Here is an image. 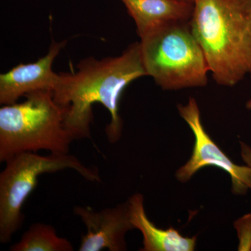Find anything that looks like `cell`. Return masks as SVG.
I'll return each mask as SVG.
<instances>
[{"mask_svg": "<svg viewBox=\"0 0 251 251\" xmlns=\"http://www.w3.org/2000/svg\"><path fill=\"white\" fill-rule=\"evenodd\" d=\"M145 75L138 42L130 44L118 57L100 60L87 57L77 64L76 72L59 74L52 94L57 103L68 107L66 122L75 140L90 138L92 105L99 103L110 114V122L105 128L108 141L117 143L123 128L119 113L122 94L132 82Z\"/></svg>", "mask_w": 251, "mask_h": 251, "instance_id": "1", "label": "cell"}, {"mask_svg": "<svg viewBox=\"0 0 251 251\" xmlns=\"http://www.w3.org/2000/svg\"><path fill=\"white\" fill-rule=\"evenodd\" d=\"M190 25L219 85L251 72V0H194Z\"/></svg>", "mask_w": 251, "mask_h": 251, "instance_id": "2", "label": "cell"}, {"mask_svg": "<svg viewBox=\"0 0 251 251\" xmlns=\"http://www.w3.org/2000/svg\"><path fill=\"white\" fill-rule=\"evenodd\" d=\"M22 103L0 108V161L14 155L46 150L69 153L75 137L68 128V108L54 100L51 91H36Z\"/></svg>", "mask_w": 251, "mask_h": 251, "instance_id": "3", "label": "cell"}, {"mask_svg": "<svg viewBox=\"0 0 251 251\" xmlns=\"http://www.w3.org/2000/svg\"><path fill=\"white\" fill-rule=\"evenodd\" d=\"M139 43L147 75L163 90L207 84L209 67L190 21L166 23L142 36Z\"/></svg>", "mask_w": 251, "mask_h": 251, "instance_id": "4", "label": "cell"}, {"mask_svg": "<svg viewBox=\"0 0 251 251\" xmlns=\"http://www.w3.org/2000/svg\"><path fill=\"white\" fill-rule=\"evenodd\" d=\"M0 174V242H11L14 233L21 228L24 215L23 204L44 173L65 169L76 171L85 179L100 182L98 171L89 168L78 158L67 153L41 156L35 152H23L9 158Z\"/></svg>", "mask_w": 251, "mask_h": 251, "instance_id": "5", "label": "cell"}, {"mask_svg": "<svg viewBox=\"0 0 251 251\" xmlns=\"http://www.w3.org/2000/svg\"><path fill=\"white\" fill-rule=\"evenodd\" d=\"M178 111L192 130L195 143L191 158L176 171V179L186 182L201 168L214 166L228 173L234 194H246L251 190V168L235 164L211 139L202 125L196 99L190 98L186 105H178Z\"/></svg>", "mask_w": 251, "mask_h": 251, "instance_id": "6", "label": "cell"}, {"mask_svg": "<svg viewBox=\"0 0 251 251\" xmlns=\"http://www.w3.org/2000/svg\"><path fill=\"white\" fill-rule=\"evenodd\" d=\"M74 213L80 218L87 229L78 251L127 250L126 234L134 228L130 222L128 201L99 212L90 206H76Z\"/></svg>", "mask_w": 251, "mask_h": 251, "instance_id": "7", "label": "cell"}, {"mask_svg": "<svg viewBox=\"0 0 251 251\" xmlns=\"http://www.w3.org/2000/svg\"><path fill=\"white\" fill-rule=\"evenodd\" d=\"M67 41H52L49 52L35 62L20 64L0 75V103L11 105L18 99L36 91L53 92L59 74L52 70V64Z\"/></svg>", "mask_w": 251, "mask_h": 251, "instance_id": "8", "label": "cell"}, {"mask_svg": "<svg viewBox=\"0 0 251 251\" xmlns=\"http://www.w3.org/2000/svg\"><path fill=\"white\" fill-rule=\"evenodd\" d=\"M130 222L143 236V251H193L197 238L186 237L176 229L158 228L148 219L143 195L136 193L128 201Z\"/></svg>", "mask_w": 251, "mask_h": 251, "instance_id": "9", "label": "cell"}, {"mask_svg": "<svg viewBox=\"0 0 251 251\" xmlns=\"http://www.w3.org/2000/svg\"><path fill=\"white\" fill-rule=\"evenodd\" d=\"M134 20L138 36L175 21H188L193 4L179 0H121Z\"/></svg>", "mask_w": 251, "mask_h": 251, "instance_id": "10", "label": "cell"}, {"mask_svg": "<svg viewBox=\"0 0 251 251\" xmlns=\"http://www.w3.org/2000/svg\"><path fill=\"white\" fill-rule=\"evenodd\" d=\"M12 251H72V243L57 236L53 226L33 224L23 234L19 242L11 246Z\"/></svg>", "mask_w": 251, "mask_h": 251, "instance_id": "11", "label": "cell"}, {"mask_svg": "<svg viewBox=\"0 0 251 251\" xmlns=\"http://www.w3.org/2000/svg\"><path fill=\"white\" fill-rule=\"evenodd\" d=\"M236 228L240 237L239 250H251V214L239 219L236 223Z\"/></svg>", "mask_w": 251, "mask_h": 251, "instance_id": "12", "label": "cell"}, {"mask_svg": "<svg viewBox=\"0 0 251 251\" xmlns=\"http://www.w3.org/2000/svg\"><path fill=\"white\" fill-rule=\"evenodd\" d=\"M241 154L243 161L245 162L248 166L251 168V148L247 144L241 142Z\"/></svg>", "mask_w": 251, "mask_h": 251, "instance_id": "13", "label": "cell"}, {"mask_svg": "<svg viewBox=\"0 0 251 251\" xmlns=\"http://www.w3.org/2000/svg\"><path fill=\"white\" fill-rule=\"evenodd\" d=\"M251 75V72L250 73ZM247 108L249 109V110H251V100H249L247 103Z\"/></svg>", "mask_w": 251, "mask_h": 251, "instance_id": "14", "label": "cell"}, {"mask_svg": "<svg viewBox=\"0 0 251 251\" xmlns=\"http://www.w3.org/2000/svg\"><path fill=\"white\" fill-rule=\"evenodd\" d=\"M179 1H186V2L193 3L194 0H179Z\"/></svg>", "mask_w": 251, "mask_h": 251, "instance_id": "15", "label": "cell"}]
</instances>
